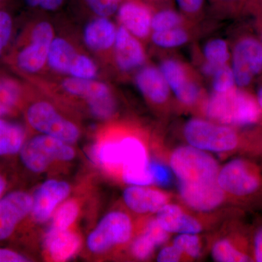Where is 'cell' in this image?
Returning <instances> with one entry per match:
<instances>
[{
    "label": "cell",
    "instance_id": "1",
    "mask_svg": "<svg viewBox=\"0 0 262 262\" xmlns=\"http://www.w3.org/2000/svg\"><path fill=\"white\" fill-rule=\"evenodd\" d=\"M198 108L205 118L231 127L253 125L261 114L256 98L237 86L227 92L206 94Z\"/></svg>",
    "mask_w": 262,
    "mask_h": 262
},
{
    "label": "cell",
    "instance_id": "2",
    "mask_svg": "<svg viewBox=\"0 0 262 262\" xmlns=\"http://www.w3.org/2000/svg\"><path fill=\"white\" fill-rule=\"evenodd\" d=\"M47 70L58 76L98 79L100 67L96 60L70 37L58 36L52 42Z\"/></svg>",
    "mask_w": 262,
    "mask_h": 262
},
{
    "label": "cell",
    "instance_id": "3",
    "mask_svg": "<svg viewBox=\"0 0 262 262\" xmlns=\"http://www.w3.org/2000/svg\"><path fill=\"white\" fill-rule=\"evenodd\" d=\"M169 165L178 184L200 186L218 182L221 167L217 160L208 151L189 144L174 150Z\"/></svg>",
    "mask_w": 262,
    "mask_h": 262
},
{
    "label": "cell",
    "instance_id": "4",
    "mask_svg": "<svg viewBox=\"0 0 262 262\" xmlns=\"http://www.w3.org/2000/svg\"><path fill=\"white\" fill-rule=\"evenodd\" d=\"M56 34L54 25L46 19L31 24L25 42L15 55L18 70L30 76H39L47 70L48 55Z\"/></svg>",
    "mask_w": 262,
    "mask_h": 262
},
{
    "label": "cell",
    "instance_id": "5",
    "mask_svg": "<svg viewBox=\"0 0 262 262\" xmlns=\"http://www.w3.org/2000/svg\"><path fill=\"white\" fill-rule=\"evenodd\" d=\"M176 101L183 108H199L206 96L198 74L185 62L163 57L158 65Z\"/></svg>",
    "mask_w": 262,
    "mask_h": 262
},
{
    "label": "cell",
    "instance_id": "6",
    "mask_svg": "<svg viewBox=\"0 0 262 262\" xmlns=\"http://www.w3.org/2000/svg\"><path fill=\"white\" fill-rule=\"evenodd\" d=\"M183 135L189 145L208 152H229L239 144L238 134L234 127L201 117L187 120Z\"/></svg>",
    "mask_w": 262,
    "mask_h": 262
},
{
    "label": "cell",
    "instance_id": "7",
    "mask_svg": "<svg viewBox=\"0 0 262 262\" xmlns=\"http://www.w3.org/2000/svg\"><path fill=\"white\" fill-rule=\"evenodd\" d=\"M26 119L29 126L40 134L56 138L69 144L77 142L80 139L78 125L46 98H37L29 105L26 110Z\"/></svg>",
    "mask_w": 262,
    "mask_h": 262
},
{
    "label": "cell",
    "instance_id": "8",
    "mask_svg": "<svg viewBox=\"0 0 262 262\" xmlns=\"http://www.w3.org/2000/svg\"><path fill=\"white\" fill-rule=\"evenodd\" d=\"M20 163L29 171L42 173L53 162H69L75 158V151L70 144L44 134L34 136L18 153Z\"/></svg>",
    "mask_w": 262,
    "mask_h": 262
},
{
    "label": "cell",
    "instance_id": "9",
    "mask_svg": "<svg viewBox=\"0 0 262 262\" xmlns=\"http://www.w3.org/2000/svg\"><path fill=\"white\" fill-rule=\"evenodd\" d=\"M122 166V179L130 186L154 184L149 168V158L145 144L140 137L130 133L120 134Z\"/></svg>",
    "mask_w": 262,
    "mask_h": 262
},
{
    "label": "cell",
    "instance_id": "10",
    "mask_svg": "<svg viewBox=\"0 0 262 262\" xmlns=\"http://www.w3.org/2000/svg\"><path fill=\"white\" fill-rule=\"evenodd\" d=\"M230 67L237 87L244 89L262 72V44L252 35H244L231 49Z\"/></svg>",
    "mask_w": 262,
    "mask_h": 262
},
{
    "label": "cell",
    "instance_id": "11",
    "mask_svg": "<svg viewBox=\"0 0 262 262\" xmlns=\"http://www.w3.org/2000/svg\"><path fill=\"white\" fill-rule=\"evenodd\" d=\"M133 222L124 212H110L100 221L87 239V246L94 253L106 252L115 246L130 241L133 235Z\"/></svg>",
    "mask_w": 262,
    "mask_h": 262
},
{
    "label": "cell",
    "instance_id": "12",
    "mask_svg": "<svg viewBox=\"0 0 262 262\" xmlns=\"http://www.w3.org/2000/svg\"><path fill=\"white\" fill-rule=\"evenodd\" d=\"M144 44L123 27L117 25L111 65L122 77L135 75L148 63Z\"/></svg>",
    "mask_w": 262,
    "mask_h": 262
},
{
    "label": "cell",
    "instance_id": "13",
    "mask_svg": "<svg viewBox=\"0 0 262 262\" xmlns=\"http://www.w3.org/2000/svg\"><path fill=\"white\" fill-rule=\"evenodd\" d=\"M217 181L226 194L238 196L252 194L260 183L252 166L241 159L229 161L220 168Z\"/></svg>",
    "mask_w": 262,
    "mask_h": 262
},
{
    "label": "cell",
    "instance_id": "14",
    "mask_svg": "<svg viewBox=\"0 0 262 262\" xmlns=\"http://www.w3.org/2000/svg\"><path fill=\"white\" fill-rule=\"evenodd\" d=\"M117 32V25L110 18L95 16L84 26L82 42L98 59L111 63Z\"/></svg>",
    "mask_w": 262,
    "mask_h": 262
},
{
    "label": "cell",
    "instance_id": "15",
    "mask_svg": "<svg viewBox=\"0 0 262 262\" xmlns=\"http://www.w3.org/2000/svg\"><path fill=\"white\" fill-rule=\"evenodd\" d=\"M33 196L23 190L6 193L0 199V243L14 234L24 219L30 214Z\"/></svg>",
    "mask_w": 262,
    "mask_h": 262
},
{
    "label": "cell",
    "instance_id": "16",
    "mask_svg": "<svg viewBox=\"0 0 262 262\" xmlns=\"http://www.w3.org/2000/svg\"><path fill=\"white\" fill-rule=\"evenodd\" d=\"M134 83L140 94L153 107L169 106L172 94L158 66L146 63L134 75Z\"/></svg>",
    "mask_w": 262,
    "mask_h": 262
},
{
    "label": "cell",
    "instance_id": "17",
    "mask_svg": "<svg viewBox=\"0 0 262 262\" xmlns=\"http://www.w3.org/2000/svg\"><path fill=\"white\" fill-rule=\"evenodd\" d=\"M70 192V184L63 181L50 179L43 183L32 195V220L39 224L48 222Z\"/></svg>",
    "mask_w": 262,
    "mask_h": 262
},
{
    "label": "cell",
    "instance_id": "18",
    "mask_svg": "<svg viewBox=\"0 0 262 262\" xmlns=\"http://www.w3.org/2000/svg\"><path fill=\"white\" fill-rule=\"evenodd\" d=\"M152 14L150 7L138 0H122L116 13L118 25L143 43L149 41Z\"/></svg>",
    "mask_w": 262,
    "mask_h": 262
},
{
    "label": "cell",
    "instance_id": "19",
    "mask_svg": "<svg viewBox=\"0 0 262 262\" xmlns=\"http://www.w3.org/2000/svg\"><path fill=\"white\" fill-rule=\"evenodd\" d=\"M179 196L186 206L194 211L206 213L223 204L225 192L218 182L200 186L178 184Z\"/></svg>",
    "mask_w": 262,
    "mask_h": 262
},
{
    "label": "cell",
    "instance_id": "20",
    "mask_svg": "<svg viewBox=\"0 0 262 262\" xmlns=\"http://www.w3.org/2000/svg\"><path fill=\"white\" fill-rule=\"evenodd\" d=\"M123 200L127 208L139 214L157 213L170 203V195L149 186H130L124 191Z\"/></svg>",
    "mask_w": 262,
    "mask_h": 262
},
{
    "label": "cell",
    "instance_id": "21",
    "mask_svg": "<svg viewBox=\"0 0 262 262\" xmlns=\"http://www.w3.org/2000/svg\"><path fill=\"white\" fill-rule=\"evenodd\" d=\"M155 219L170 234H199L203 230V226L198 219L177 204L165 205L156 213Z\"/></svg>",
    "mask_w": 262,
    "mask_h": 262
},
{
    "label": "cell",
    "instance_id": "22",
    "mask_svg": "<svg viewBox=\"0 0 262 262\" xmlns=\"http://www.w3.org/2000/svg\"><path fill=\"white\" fill-rule=\"evenodd\" d=\"M231 50L223 38H212L205 43L200 53V72L210 79L219 69L230 63Z\"/></svg>",
    "mask_w": 262,
    "mask_h": 262
},
{
    "label": "cell",
    "instance_id": "23",
    "mask_svg": "<svg viewBox=\"0 0 262 262\" xmlns=\"http://www.w3.org/2000/svg\"><path fill=\"white\" fill-rule=\"evenodd\" d=\"M44 244L51 259L54 261H65L78 252L82 241L77 232L69 229L62 232H47Z\"/></svg>",
    "mask_w": 262,
    "mask_h": 262
},
{
    "label": "cell",
    "instance_id": "24",
    "mask_svg": "<svg viewBox=\"0 0 262 262\" xmlns=\"http://www.w3.org/2000/svg\"><path fill=\"white\" fill-rule=\"evenodd\" d=\"M95 163L110 172H121L122 166L120 134L105 138L98 141L91 150Z\"/></svg>",
    "mask_w": 262,
    "mask_h": 262
},
{
    "label": "cell",
    "instance_id": "25",
    "mask_svg": "<svg viewBox=\"0 0 262 262\" xmlns=\"http://www.w3.org/2000/svg\"><path fill=\"white\" fill-rule=\"evenodd\" d=\"M26 141L22 125L0 118V158L18 155Z\"/></svg>",
    "mask_w": 262,
    "mask_h": 262
},
{
    "label": "cell",
    "instance_id": "26",
    "mask_svg": "<svg viewBox=\"0 0 262 262\" xmlns=\"http://www.w3.org/2000/svg\"><path fill=\"white\" fill-rule=\"evenodd\" d=\"M192 39V26L178 27L151 32L149 41L162 51L177 49L187 45Z\"/></svg>",
    "mask_w": 262,
    "mask_h": 262
},
{
    "label": "cell",
    "instance_id": "27",
    "mask_svg": "<svg viewBox=\"0 0 262 262\" xmlns=\"http://www.w3.org/2000/svg\"><path fill=\"white\" fill-rule=\"evenodd\" d=\"M23 95V87L18 81L10 77L0 78V118L10 116L16 111Z\"/></svg>",
    "mask_w": 262,
    "mask_h": 262
},
{
    "label": "cell",
    "instance_id": "28",
    "mask_svg": "<svg viewBox=\"0 0 262 262\" xmlns=\"http://www.w3.org/2000/svg\"><path fill=\"white\" fill-rule=\"evenodd\" d=\"M192 26L189 20L173 7H165L153 11L151 18V32L178 27Z\"/></svg>",
    "mask_w": 262,
    "mask_h": 262
},
{
    "label": "cell",
    "instance_id": "29",
    "mask_svg": "<svg viewBox=\"0 0 262 262\" xmlns=\"http://www.w3.org/2000/svg\"><path fill=\"white\" fill-rule=\"evenodd\" d=\"M80 206L75 200L61 203L52 215L51 225L47 232H62L70 228L78 217Z\"/></svg>",
    "mask_w": 262,
    "mask_h": 262
},
{
    "label": "cell",
    "instance_id": "30",
    "mask_svg": "<svg viewBox=\"0 0 262 262\" xmlns=\"http://www.w3.org/2000/svg\"><path fill=\"white\" fill-rule=\"evenodd\" d=\"M211 256L218 262H241L250 261V258L233 243L227 238H221L215 241L211 248Z\"/></svg>",
    "mask_w": 262,
    "mask_h": 262
},
{
    "label": "cell",
    "instance_id": "31",
    "mask_svg": "<svg viewBox=\"0 0 262 262\" xmlns=\"http://www.w3.org/2000/svg\"><path fill=\"white\" fill-rule=\"evenodd\" d=\"M172 244L178 248L183 256L191 259H196L201 256L203 244L198 234H179Z\"/></svg>",
    "mask_w": 262,
    "mask_h": 262
},
{
    "label": "cell",
    "instance_id": "32",
    "mask_svg": "<svg viewBox=\"0 0 262 262\" xmlns=\"http://www.w3.org/2000/svg\"><path fill=\"white\" fill-rule=\"evenodd\" d=\"M211 92L224 93L235 88L233 72L230 63L223 66L215 72L211 78Z\"/></svg>",
    "mask_w": 262,
    "mask_h": 262
},
{
    "label": "cell",
    "instance_id": "33",
    "mask_svg": "<svg viewBox=\"0 0 262 262\" xmlns=\"http://www.w3.org/2000/svg\"><path fill=\"white\" fill-rule=\"evenodd\" d=\"M158 245L152 238L143 231L133 242L131 253L136 259L146 260L154 253Z\"/></svg>",
    "mask_w": 262,
    "mask_h": 262
},
{
    "label": "cell",
    "instance_id": "34",
    "mask_svg": "<svg viewBox=\"0 0 262 262\" xmlns=\"http://www.w3.org/2000/svg\"><path fill=\"white\" fill-rule=\"evenodd\" d=\"M179 11L191 24L198 22L204 13L206 0H173Z\"/></svg>",
    "mask_w": 262,
    "mask_h": 262
},
{
    "label": "cell",
    "instance_id": "35",
    "mask_svg": "<svg viewBox=\"0 0 262 262\" xmlns=\"http://www.w3.org/2000/svg\"><path fill=\"white\" fill-rule=\"evenodd\" d=\"M83 2L94 16L110 18L116 14L122 0H83Z\"/></svg>",
    "mask_w": 262,
    "mask_h": 262
},
{
    "label": "cell",
    "instance_id": "36",
    "mask_svg": "<svg viewBox=\"0 0 262 262\" xmlns=\"http://www.w3.org/2000/svg\"><path fill=\"white\" fill-rule=\"evenodd\" d=\"M149 168L154 184L167 186L171 182L172 171L170 167L166 166L158 160H150Z\"/></svg>",
    "mask_w": 262,
    "mask_h": 262
},
{
    "label": "cell",
    "instance_id": "37",
    "mask_svg": "<svg viewBox=\"0 0 262 262\" xmlns=\"http://www.w3.org/2000/svg\"><path fill=\"white\" fill-rule=\"evenodd\" d=\"M13 27L11 15L5 10H0V55L10 42Z\"/></svg>",
    "mask_w": 262,
    "mask_h": 262
},
{
    "label": "cell",
    "instance_id": "38",
    "mask_svg": "<svg viewBox=\"0 0 262 262\" xmlns=\"http://www.w3.org/2000/svg\"><path fill=\"white\" fill-rule=\"evenodd\" d=\"M144 232L149 234L158 246L165 245L170 238V234L162 228L155 218L151 219L146 223Z\"/></svg>",
    "mask_w": 262,
    "mask_h": 262
},
{
    "label": "cell",
    "instance_id": "39",
    "mask_svg": "<svg viewBox=\"0 0 262 262\" xmlns=\"http://www.w3.org/2000/svg\"><path fill=\"white\" fill-rule=\"evenodd\" d=\"M184 257L182 253L174 246L173 244L168 245L160 250L157 261L159 262H177L182 261Z\"/></svg>",
    "mask_w": 262,
    "mask_h": 262
},
{
    "label": "cell",
    "instance_id": "40",
    "mask_svg": "<svg viewBox=\"0 0 262 262\" xmlns=\"http://www.w3.org/2000/svg\"><path fill=\"white\" fill-rule=\"evenodd\" d=\"M31 8H39L43 11L52 12L59 9L65 0H24Z\"/></svg>",
    "mask_w": 262,
    "mask_h": 262
},
{
    "label": "cell",
    "instance_id": "41",
    "mask_svg": "<svg viewBox=\"0 0 262 262\" xmlns=\"http://www.w3.org/2000/svg\"><path fill=\"white\" fill-rule=\"evenodd\" d=\"M29 258L23 253L9 248L0 247V262H28Z\"/></svg>",
    "mask_w": 262,
    "mask_h": 262
},
{
    "label": "cell",
    "instance_id": "42",
    "mask_svg": "<svg viewBox=\"0 0 262 262\" xmlns=\"http://www.w3.org/2000/svg\"><path fill=\"white\" fill-rule=\"evenodd\" d=\"M215 9L223 12V10H229L234 8L241 0H209Z\"/></svg>",
    "mask_w": 262,
    "mask_h": 262
},
{
    "label": "cell",
    "instance_id": "43",
    "mask_svg": "<svg viewBox=\"0 0 262 262\" xmlns=\"http://www.w3.org/2000/svg\"><path fill=\"white\" fill-rule=\"evenodd\" d=\"M150 7L151 9L156 10L165 7H173V0H138Z\"/></svg>",
    "mask_w": 262,
    "mask_h": 262
},
{
    "label": "cell",
    "instance_id": "44",
    "mask_svg": "<svg viewBox=\"0 0 262 262\" xmlns=\"http://www.w3.org/2000/svg\"><path fill=\"white\" fill-rule=\"evenodd\" d=\"M254 256L256 261L262 262V229L258 231L255 237Z\"/></svg>",
    "mask_w": 262,
    "mask_h": 262
},
{
    "label": "cell",
    "instance_id": "45",
    "mask_svg": "<svg viewBox=\"0 0 262 262\" xmlns=\"http://www.w3.org/2000/svg\"><path fill=\"white\" fill-rule=\"evenodd\" d=\"M7 188H8V180H7L6 176L0 170V199L5 194Z\"/></svg>",
    "mask_w": 262,
    "mask_h": 262
},
{
    "label": "cell",
    "instance_id": "46",
    "mask_svg": "<svg viewBox=\"0 0 262 262\" xmlns=\"http://www.w3.org/2000/svg\"><path fill=\"white\" fill-rule=\"evenodd\" d=\"M256 101H257V103L258 106H259L260 110L262 111V84L258 88L257 90V94H256Z\"/></svg>",
    "mask_w": 262,
    "mask_h": 262
},
{
    "label": "cell",
    "instance_id": "47",
    "mask_svg": "<svg viewBox=\"0 0 262 262\" xmlns=\"http://www.w3.org/2000/svg\"><path fill=\"white\" fill-rule=\"evenodd\" d=\"M260 41H261V42L262 44V27H261V39H260Z\"/></svg>",
    "mask_w": 262,
    "mask_h": 262
}]
</instances>
